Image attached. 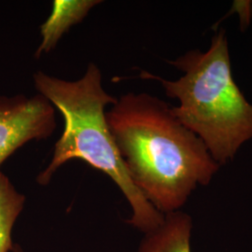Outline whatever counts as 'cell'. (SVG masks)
Instances as JSON below:
<instances>
[{"label":"cell","mask_w":252,"mask_h":252,"mask_svg":"<svg viewBox=\"0 0 252 252\" xmlns=\"http://www.w3.org/2000/svg\"><path fill=\"white\" fill-rule=\"evenodd\" d=\"M56 126L55 108L40 94L0 95V167L24 145L50 137Z\"/></svg>","instance_id":"277c9868"},{"label":"cell","mask_w":252,"mask_h":252,"mask_svg":"<svg viewBox=\"0 0 252 252\" xmlns=\"http://www.w3.org/2000/svg\"><path fill=\"white\" fill-rule=\"evenodd\" d=\"M238 13L241 15L245 25L248 24L252 19V1L240 2L238 5Z\"/></svg>","instance_id":"ba28073f"},{"label":"cell","mask_w":252,"mask_h":252,"mask_svg":"<svg viewBox=\"0 0 252 252\" xmlns=\"http://www.w3.org/2000/svg\"><path fill=\"white\" fill-rule=\"evenodd\" d=\"M168 63L183 72L180 79L148 71L140 78L159 81L168 97L179 100L173 114L204 142L217 163L232 161L252 139V104L234 81L225 30L213 36L207 52L190 50Z\"/></svg>","instance_id":"3957f363"},{"label":"cell","mask_w":252,"mask_h":252,"mask_svg":"<svg viewBox=\"0 0 252 252\" xmlns=\"http://www.w3.org/2000/svg\"><path fill=\"white\" fill-rule=\"evenodd\" d=\"M190 217L181 211L164 215L159 228L146 234L138 252H190Z\"/></svg>","instance_id":"8992f818"},{"label":"cell","mask_w":252,"mask_h":252,"mask_svg":"<svg viewBox=\"0 0 252 252\" xmlns=\"http://www.w3.org/2000/svg\"><path fill=\"white\" fill-rule=\"evenodd\" d=\"M101 3L100 0H54L51 15L40 26L41 41L35 57L53 51L71 27L82 22L91 9Z\"/></svg>","instance_id":"5b68a950"},{"label":"cell","mask_w":252,"mask_h":252,"mask_svg":"<svg viewBox=\"0 0 252 252\" xmlns=\"http://www.w3.org/2000/svg\"><path fill=\"white\" fill-rule=\"evenodd\" d=\"M25 203L26 196L15 189L4 173L0 172V252L12 251V228Z\"/></svg>","instance_id":"52a82bcc"},{"label":"cell","mask_w":252,"mask_h":252,"mask_svg":"<svg viewBox=\"0 0 252 252\" xmlns=\"http://www.w3.org/2000/svg\"><path fill=\"white\" fill-rule=\"evenodd\" d=\"M12 252H25L23 251V249L19 246L18 244H14L13 249H12Z\"/></svg>","instance_id":"9c48e42d"},{"label":"cell","mask_w":252,"mask_h":252,"mask_svg":"<svg viewBox=\"0 0 252 252\" xmlns=\"http://www.w3.org/2000/svg\"><path fill=\"white\" fill-rule=\"evenodd\" d=\"M172 106L147 93L123 94L106 111L108 129L135 186L158 211H179L220 164Z\"/></svg>","instance_id":"6da1fadb"},{"label":"cell","mask_w":252,"mask_h":252,"mask_svg":"<svg viewBox=\"0 0 252 252\" xmlns=\"http://www.w3.org/2000/svg\"><path fill=\"white\" fill-rule=\"evenodd\" d=\"M33 78L38 94L60 111L64 122L63 133L54 145L53 158L38 174L37 183L48 185L60 166L74 159L82 160L107 174L125 194L132 208L129 224L145 234L159 228L164 215L135 186L108 129L106 108L117 99L104 89L99 67L89 63L77 81H65L42 71L35 73Z\"/></svg>","instance_id":"7a4b0ae2"}]
</instances>
